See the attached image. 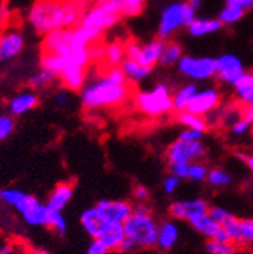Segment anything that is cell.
<instances>
[{
    "label": "cell",
    "mask_w": 253,
    "mask_h": 254,
    "mask_svg": "<svg viewBox=\"0 0 253 254\" xmlns=\"http://www.w3.org/2000/svg\"><path fill=\"white\" fill-rule=\"evenodd\" d=\"M53 100H55V105H56L58 108H66V106L70 103V95H69L67 91L61 89V91H58V92L55 94Z\"/></svg>",
    "instance_id": "obj_45"
},
{
    "label": "cell",
    "mask_w": 253,
    "mask_h": 254,
    "mask_svg": "<svg viewBox=\"0 0 253 254\" xmlns=\"http://www.w3.org/2000/svg\"><path fill=\"white\" fill-rule=\"evenodd\" d=\"M146 0H123L120 5V11L123 17H135L140 15L144 9Z\"/></svg>",
    "instance_id": "obj_35"
},
{
    "label": "cell",
    "mask_w": 253,
    "mask_h": 254,
    "mask_svg": "<svg viewBox=\"0 0 253 254\" xmlns=\"http://www.w3.org/2000/svg\"><path fill=\"white\" fill-rule=\"evenodd\" d=\"M49 229H52L55 233L59 236H64L69 230V222L62 212H50V219H49Z\"/></svg>",
    "instance_id": "obj_34"
},
{
    "label": "cell",
    "mask_w": 253,
    "mask_h": 254,
    "mask_svg": "<svg viewBox=\"0 0 253 254\" xmlns=\"http://www.w3.org/2000/svg\"><path fill=\"white\" fill-rule=\"evenodd\" d=\"M126 238L123 224H105L100 233L97 235L96 241H99L103 247L108 248V251H117L123 239Z\"/></svg>",
    "instance_id": "obj_21"
},
{
    "label": "cell",
    "mask_w": 253,
    "mask_h": 254,
    "mask_svg": "<svg viewBox=\"0 0 253 254\" xmlns=\"http://www.w3.org/2000/svg\"><path fill=\"white\" fill-rule=\"evenodd\" d=\"M86 254H109V251H108V248L103 247L99 241L92 239V242L88 245Z\"/></svg>",
    "instance_id": "obj_46"
},
{
    "label": "cell",
    "mask_w": 253,
    "mask_h": 254,
    "mask_svg": "<svg viewBox=\"0 0 253 254\" xmlns=\"http://www.w3.org/2000/svg\"><path fill=\"white\" fill-rule=\"evenodd\" d=\"M240 156V159L241 161L246 164V167L253 173V153H250V154H246V153H240L238 154Z\"/></svg>",
    "instance_id": "obj_49"
},
{
    "label": "cell",
    "mask_w": 253,
    "mask_h": 254,
    "mask_svg": "<svg viewBox=\"0 0 253 254\" xmlns=\"http://www.w3.org/2000/svg\"><path fill=\"white\" fill-rule=\"evenodd\" d=\"M24 46V40L20 32L8 30L0 35V62L15 58Z\"/></svg>",
    "instance_id": "obj_17"
},
{
    "label": "cell",
    "mask_w": 253,
    "mask_h": 254,
    "mask_svg": "<svg viewBox=\"0 0 253 254\" xmlns=\"http://www.w3.org/2000/svg\"><path fill=\"white\" fill-rule=\"evenodd\" d=\"M209 204L203 198H185V200H176L170 204L169 213L174 221H186L208 213Z\"/></svg>",
    "instance_id": "obj_14"
},
{
    "label": "cell",
    "mask_w": 253,
    "mask_h": 254,
    "mask_svg": "<svg viewBox=\"0 0 253 254\" xmlns=\"http://www.w3.org/2000/svg\"><path fill=\"white\" fill-rule=\"evenodd\" d=\"M221 27H223V24L220 23L218 18H199V17H196L191 23L186 26V30L191 37L202 38V37L217 34L218 30H221Z\"/></svg>",
    "instance_id": "obj_22"
},
{
    "label": "cell",
    "mask_w": 253,
    "mask_h": 254,
    "mask_svg": "<svg viewBox=\"0 0 253 254\" xmlns=\"http://www.w3.org/2000/svg\"><path fill=\"white\" fill-rule=\"evenodd\" d=\"M81 222V227L85 230V233L91 238V239H96L97 235L100 233V230L103 229V226L106 224L105 219L100 216V213L97 212L96 206H91L88 209H85L81 213L79 218Z\"/></svg>",
    "instance_id": "obj_20"
},
{
    "label": "cell",
    "mask_w": 253,
    "mask_h": 254,
    "mask_svg": "<svg viewBox=\"0 0 253 254\" xmlns=\"http://www.w3.org/2000/svg\"><path fill=\"white\" fill-rule=\"evenodd\" d=\"M123 227L126 238L134 241L138 250H150L156 247L160 224L146 203H137L134 206L132 215L126 219Z\"/></svg>",
    "instance_id": "obj_3"
},
{
    "label": "cell",
    "mask_w": 253,
    "mask_h": 254,
    "mask_svg": "<svg viewBox=\"0 0 253 254\" xmlns=\"http://www.w3.org/2000/svg\"><path fill=\"white\" fill-rule=\"evenodd\" d=\"M134 103L141 114L150 118H160L173 111V92L166 83H158L150 89L137 92Z\"/></svg>",
    "instance_id": "obj_5"
},
{
    "label": "cell",
    "mask_w": 253,
    "mask_h": 254,
    "mask_svg": "<svg viewBox=\"0 0 253 254\" xmlns=\"http://www.w3.org/2000/svg\"><path fill=\"white\" fill-rule=\"evenodd\" d=\"M188 224L191 226L199 235H202V236H205L208 239H214V236L217 235V232L221 229L208 213L200 215V216L191 219V221L188 222Z\"/></svg>",
    "instance_id": "obj_28"
},
{
    "label": "cell",
    "mask_w": 253,
    "mask_h": 254,
    "mask_svg": "<svg viewBox=\"0 0 253 254\" xmlns=\"http://www.w3.org/2000/svg\"><path fill=\"white\" fill-rule=\"evenodd\" d=\"M208 165L202 161L199 162H193L189 165V171H188V180H191L194 183H202L206 180V176H208Z\"/></svg>",
    "instance_id": "obj_36"
},
{
    "label": "cell",
    "mask_w": 253,
    "mask_h": 254,
    "mask_svg": "<svg viewBox=\"0 0 253 254\" xmlns=\"http://www.w3.org/2000/svg\"><path fill=\"white\" fill-rule=\"evenodd\" d=\"M14 253V248L11 245H3L0 247V254H12Z\"/></svg>",
    "instance_id": "obj_51"
},
{
    "label": "cell",
    "mask_w": 253,
    "mask_h": 254,
    "mask_svg": "<svg viewBox=\"0 0 253 254\" xmlns=\"http://www.w3.org/2000/svg\"><path fill=\"white\" fill-rule=\"evenodd\" d=\"M189 165L188 162H173L169 164V174L180 179V180H188V171H189Z\"/></svg>",
    "instance_id": "obj_41"
},
{
    "label": "cell",
    "mask_w": 253,
    "mask_h": 254,
    "mask_svg": "<svg viewBox=\"0 0 253 254\" xmlns=\"http://www.w3.org/2000/svg\"><path fill=\"white\" fill-rule=\"evenodd\" d=\"M38 95L32 91H23V92H18L17 95L9 100L8 103V109L12 115L15 117H20V115H24L27 112H30L32 109H35L38 106Z\"/></svg>",
    "instance_id": "obj_19"
},
{
    "label": "cell",
    "mask_w": 253,
    "mask_h": 254,
    "mask_svg": "<svg viewBox=\"0 0 253 254\" xmlns=\"http://www.w3.org/2000/svg\"><path fill=\"white\" fill-rule=\"evenodd\" d=\"M135 250H138V248H137V245H135V242H134V241H131L129 238H124V239H123V242L120 244V247L117 248V253L129 254V253H132V251H135Z\"/></svg>",
    "instance_id": "obj_48"
},
{
    "label": "cell",
    "mask_w": 253,
    "mask_h": 254,
    "mask_svg": "<svg viewBox=\"0 0 253 254\" xmlns=\"http://www.w3.org/2000/svg\"><path fill=\"white\" fill-rule=\"evenodd\" d=\"M196 14L191 8L186 5V2H174L164 8L158 26V37L167 40L174 35L182 27H186L196 18Z\"/></svg>",
    "instance_id": "obj_6"
},
{
    "label": "cell",
    "mask_w": 253,
    "mask_h": 254,
    "mask_svg": "<svg viewBox=\"0 0 253 254\" xmlns=\"http://www.w3.org/2000/svg\"><path fill=\"white\" fill-rule=\"evenodd\" d=\"M15 129V121L9 115H0V141L8 139Z\"/></svg>",
    "instance_id": "obj_40"
},
{
    "label": "cell",
    "mask_w": 253,
    "mask_h": 254,
    "mask_svg": "<svg viewBox=\"0 0 253 254\" xmlns=\"http://www.w3.org/2000/svg\"><path fill=\"white\" fill-rule=\"evenodd\" d=\"M120 70L123 71L124 77L128 79L129 83H137V82H141V80H144L146 77H149L153 68L143 67V65H140L138 62H135V61H132V59H128V58H126V59L121 62Z\"/></svg>",
    "instance_id": "obj_26"
},
{
    "label": "cell",
    "mask_w": 253,
    "mask_h": 254,
    "mask_svg": "<svg viewBox=\"0 0 253 254\" xmlns=\"http://www.w3.org/2000/svg\"><path fill=\"white\" fill-rule=\"evenodd\" d=\"M208 215H209V216L217 222V224H218L220 227H223L225 224H228V222L235 216L232 212H229V210H228V209H225V207H220V206L209 207Z\"/></svg>",
    "instance_id": "obj_38"
},
{
    "label": "cell",
    "mask_w": 253,
    "mask_h": 254,
    "mask_svg": "<svg viewBox=\"0 0 253 254\" xmlns=\"http://www.w3.org/2000/svg\"><path fill=\"white\" fill-rule=\"evenodd\" d=\"M206 153H208V148H206V145L202 141H197V142H183L180 139H176V141H173L167 147L166 157H167L169 164H173V162L193 164V162L203 161Z\"/></svg>",
    "instance_id": "obj_10"
},
{
    "label": "cell",
    "mask_w": 253,
    "mask_h": 254,
    "mask_svg": "<svg viewBox=\"0 0 253 254\" xmlns=\"http://www.w3.org/2000/svg\"><path fill=\"white\" fill-rule=\"evenodd\" d=\"M203 132H199V130H193V129H185L179 133L177 139L183 141V142H197V141H202L203 139Z\"/></svg>",
    "instance_id": "obj_43"
},
{
    "label": "cell",
    "mask_w": 253,
    "mask_h": 254,
    "mask_svg": "<svg viewBox=\"0 0 253 254\" xmlns=\"http://www.w3.org/2000/svg\"><path fill=\"white\" fill-rule=\"evenodd\" d=\"M226 5L237 6L247 12L249 9H253V0H226Z\"/></svg>",
    "instance_id": "obj_47"
},
{
    "label": "cell",
    "mask_w": 253,
    "mask_h": 254,
    "mask_svg": "<svg viewBox=\"0 0 253 254\" xmlns=\"http://www.w3.org/2000/svg\"><path fill=\"white\" fill-rule=\"evenodd\" d=\"M126 59V50L124 44L120 41H112L108 46L103 47V55H102V62L105 68L111 67H120L121 62Z\"/></svg>",
    "instance_id": "obj_25"
},
{
    "label": "cell",
    "mask_w": 253,
    "mask_h": 254,
    "mask_svg": "<svg viewBox=\"0 0 253 254\" xmlns=\"http://www.w3.org/2000/svg\"><path fill=\"white\" fill-rule=\"evenodd\" d=\"M61 3L62 0H37L29 11V21L38 34H49L61 29Z\"/></svg>",
    "instance_id": "obj_7"
},
{
    "label": "cell",
    "mask_w": 253,
    "mask_h": 254,
    "mask_svg": "<svg viewBox=\"0 0 253 254\" xmlns=\"http://www.w3.org/2000/svg\"><path fill=\"white\" fill-rule=\"evenodd\" d=\"M183 56V52H182V46L176 41H170V43H166V47L163 50V55L160 58V65L163 67H171V65H177V62L180 61V58Z\"/></svg>",
    "instance_id": "obj_29"
},
{
    "label": "cell",
    "mask_w": 253,
    "mask_h": 254,
    "mask_svg": "<svg viewBox=\"0 0 253 254\" xmlns=\"http://www.w3.org/2000/svg\"><path fill=\"white\" fill-rule=\"evenodd\" d=\"M55 77H56V76H55L52 71L41 68L38 73H35L32 77L29 79V85L32 86V88H37V89H40V88H46L47 85H50V83L55 80Z\"/></svg>",
    "instance_id": "obj_37"
},
{
    "label": "cell",
    "mask_w": 253,
    "mask_h": 254,
    "mask_svg": "<svg viewBox=\"0 0 253 254\" xmlns=\"http://www.w3.org/2000/svg\"><path fill=\"white\" fill-rule=\"evenodd\" d=\"M97 212L105 219L106 224H124L132 212L134 206L126 200H99L96 204Z\"/></svg>",
    "instance_id": "obj_13"
},
{
    "label": "cell",
    "mask_w": 253,
    "mask_h": 254,
    "mask_svg": "<svg viewBox=\"0 0 253 254\" xmlns=\"http://www.w3.org/2000/svg\"><path fill=\"white\" fill-rule=\"evenodd\" d=\"M226 233L231 236L232 244L250 245L253 244V218H237L234 216L228 224L223 226Z\"/></svg>",
    "instance_id": "obj_15"
},
{
    "label": "cell",
    "mask_w": 253,
    "mask_h": 254,
    "mask_svg": "<svg viewBox=\"0 0 253 254\" xmlns=\"http://www.w3.org/2000/svg\"><path fill=\"white\" fill-rule=\"evenodd\" d=\"M250 49L253 50V41H252V44H250Z\"/></svg>",
    "instance_id": "obj_54"
},
{
    "label": "cell",
    "mask_w": 253,
    "mask_h": 254,
    "mask_svg": "<svg viewBox=\"0 0 253 254\" xmlns=\"http://www.w3.org/2000/svg\"><path fill=\"white\" fill-rule=\"evenodd\" d=\"M123 18L120 6L114 0H96L92 8L86 11L79 23V27L85 32L91 44H97L103 32L115 26Z\"/></svg>",
    "instance_id": "obj_4"
},
{
    "label": "cell",
    "mask_w": 253,
    "mask_h": 254,
    "mask_svg": "<svg viewBox=\"0 0 253 254\" xmlns=\"http://www.w3.org/2000/svg\"><path fill=\"white\" fill-rule=\"evenodd\" d=\"M180 183H182V180H180V179H177V177H174V176L169 174V176L164 179V182H163V189H164V192H166L167 195H173V194H176V190L179 189Z\"/></svg>",
    "instance_id": "obj_42"
},
{
    "label": "cell",
    "mask_w": 253,
    "mask_h": 254,
    "mask_svg": "<svg viewBox=\"0 0 253 254\" xmlns=\"http://www.w3.org/2000/svg\"><path fill=\"white\" fill-rule=\"evenodd\" d=\"M177 121L185 126V129H193V130H199V132H206L208 129V120H205L203 117H199L196 114H191L188 111H182L177 112Z\"/></svg>",
    "instance_id": "obj_30"
},
{
    "label": "cell",
    "mask_w": 253,
    "mask_h": 254,
    "mask_svg": "<svg viewBox=\"0 0 253 254\" xmlns=\"http://www.w3.org/2000/svg\"><path fill=\"white\" fill-rule=\"evenodd\" d=\"M131 95V83L120 67L105 68L85 82L81 89V103L86 111L121 106Z\"/></svg>",
    "instance_id": "obj_1"
},
{
    "label": "cell",
    "mask_w": 253,
    "mask_h": 254,
    "mask_svg": "<svg viewBox=\"0 0 253 254\" xmlns=\"http://www.w3.org/2000/svg\"><path fill=\"white\" fill-rule=\"evenodd\" d=\"M252 127H253V123L243 118L241 114H240V118L234 124H231V135L237 136V138H241V136L247 135L252 130Z\"/></svg>",
    "instance_id": "obj_39"
},
{
    "label": "cell",
    "mask_w": 253,
    "mask_h": 254,
    "mask_svg": "<svg viewBox=\"0 0 253 254\" xmlns=\"http://www.w3.org/2000/svg\"><path fill=\"white\" fill-rule=\"evenodd\" d=\"M166 43L167 41L160 38V37L153 38L152 41H149L146 44H140V43L131 40V41H128L124 44L126 58L138 62L140 65H143V67L153 68L156 64L160 62V58L163 55Z\"/></svg>",
    "instance_id": "obj_9"
},
{
    "label": "cell",
    "mask_w": 253,
    "mask_h": 254,
    "mask_svg": "<svg viewBox=\"0 0 253 254\" xmlns=\"http://www.w3.org/2000/svg\"><path fill=\"white\" fill-rule=\"evenodd\" d=\"M0 201L14 209L30 227H49L50 209L35 195L18 188L0 189Z\"/></svg>",
    "instance_id": "obj_2"
},
{
    "label": "cell",
    "mask_w": 253,
    "mask_h": 254,
    "mask_svg": "<svg viewBox=\"0 0 253 254\" xmlns=\"http://www.w3.org/2000/svg\"><path fill=\"white\" fill-rule=\"evenodd\" d=\"M232 88L237 100L243 106L253 108V71H246Z\"/></svg>",
    "instance_id": "obj_23"
},
{
    "label": "cell",
    "mask_w": 253,
    "mask_h": 254,
    "mask_svg": "<svg viewBox=\"0 0 253 254\" xmlns=\"http://www.w3.org/2000/svg\"><path fill=\"white\" fill-rule=\"evenodd\" d=\"M114 2H115V3H117L118 6H120V5H121V2H123V0H114Z\"/></svg>",
    "instance_id": "obj_53"
},
{
    "label": "cell",
    "mask_w": 253,
    "mask_h": 254,
    "mask_svg": "<svg viewBox=\"0 0 253 254\" xmlns=\"http://www.w3.org/2000/svg\"><path fill=\"white\" fill-rule=\"evenodd\" d=\"M220 103H221V92L217 88H212V86L203 88V89H197V92L194 94L191 102L188 103L185 111L205 118L209 114L215 112Z\"/></svg>",
    "instance_id": "obj_12"
},
{
    "label": "cell",
    "mask_w": 253,
    "mask_h": 254,
    "mask_svg": "<svg viewBox=\"0 0 253 254\" xmlns=\"http://www.w3.org/2000/svg\"><path fill=\"white\" fill-rule=\"evenodd\" d=\"M73 194H75V185L70 183V182H61L50 192L46 204H47V207L50 210L62 212L69 206V203L72 201Z\"/></svg>",
    "instance_id": "obj_16"
},
{
    "label": "cell",
    "mask_w": 253,
    "mask_h": 254,
    "mask_svg": "<svg viewBox=\"0 0 253 254\" xmlns=\"http://www.w3.org/2000/svg\"><path fill=\"white\" fill-rule=\"evenodd\" d=\"M67 89L70 91H81L86 82V70L79 67H69L58 76Z\"/></svg>",
    "instance_id": "obj_24"
},
{
    "label": "cell",
    "mask_w": 253,
    "mask_h": 254,
    "mask_svg": "<svg viewBox=\"0 0 253 254\" xmlns=\"http://www.w3.org/2000/svg\"><path fill=\"white\" fill-rule=\"evenodd\" d=\"M150 197V190L143 186V185H137L134 188V198L137 200V203H146Z\"/></svg>",
    "instance_id": "obj_44"
},
{
    "label": "cell",
    "mask_w": 253,
    "mask_h": 254,
    "mask_svg": "<svg viewBox=\"0 0 253 254\" xmlns=\"http://www.w3.org/2000/svg\"><path fill=\"white\" fill-rule=\"evenodd\" d=\"M205 182L208 183V186H211L214 189H223L234 183V177L223 168H212L208 171Z\"/></svg>",
    "instance_id": "obj_31"
},
{
    "label": "cell",
    "mask_w": 253,
    "mask_h": 254,
    "mask_svg": "<svg viewBox=\"0 0 253 254\" xmlns=\"http://www.w3.org/2000/svg\"><path fill=\"white\" fill-rule=\"evenodd\" d=\"M32 254H52L49 250H43V248H38V250H34Z\"/></svg>",
    "instance_id": "obj_52"
},
{
    "label": "cell",
    "mask_w": 253,
    "mask_h": 254,
    "mask_svg": "<svg viewBox=\"0 0 253 254\" xmlns=\"http://www.w3.org/2000/svg\"><path fill=\"white\" fill-rule=\"evenodd\" d=\"M185 2L194 12H199L203 6V0H185Z\"/></svg>",
    "instance_id": "obj_50"
},
{
    "label": "cell",
    "mask_w": 253,
    "mask_h": 254,
    "mask_svg": "<svg viewBox=\"0 0 253 254\" xmlns=\"http://www.w3.org/2000/svg\"><path fill=\"white\" fill-rule=\"evenodd\" d=\"M205 250L208 254H235L237 245L232 242H218L214 239H208Z\"/></svg>",
    "instance_id": "obj_33"
},
{
    "label": "cell",
    "mask_w": 253,
    "mask_h": 254,
    "mask_svg": "<svg viewBox=\"0 0 253 254\" xmlns=\"http://www.w3.org/2000/svg\"><path fill=\"white\" fill-rule=\"evenodd\" d=\"M177 70L182 76L193 82H203L215 77L217 59L211 56H182L177 62Z\"/></svg>",
    "instance_id": "obj_8"
},
{
    "label": "cell",
    "mask_w": 253,
    "mask_h": 254,
    "mask_svg": "<svg viewBox=\"0 0 253 254\" xmlns=\"http://www.w3.org/2000/svg\"><path fill=\"white\" fill-rule=\"evenodd\" d=\"M215 59H217L215 77L221 83L234 86L243 77V74L247 71L243 61L234 53H225V55H221Z\"/></svg>",
    "instance_id": "obj_11"
},
{
    "label": "cell",
    "mask_w": 253,
    "mask_h": 254,
    "mask_svg": "<svg viewBox=\"0 0 253 254\" xmlns=\"http://www.w3.org/2000/svg\"><path fill=\"white\" fill-rule=\"evenodd\" d=\"M197 89H199V86L194 82L185 83V85L179 86L173 92V111H176V112L185 111L188 103L191 102V99L194 97V94L197 92Z\"/></svg>",
    "instance_id": "obj_27"
},
{
    "label": "cell",
    "mask_w": 253,
    "mask_h": 254,
    "mask_svg": "<svg viewBox=\"0 0 253 254\" xmlns=\"http://www.w3.org/2000/svg\"><path fill=\"white\" fill-rule=\"evenodd\" d=\"M246 15V11L237 8V6H229V5H225V8L220 11L218 14V20L223 26H231V24H235L238 23L243 17Z\"/></svg>",
    "instance_id": "obj_32"
},
{
    "label": "cell",
    "mask_w": 253,
    "mask_h": 254,
    "mask_svg": "<svg viewBox=\"0 0 253 254\" xmlns=\"http://www.w3.org/2000/svg\"><path fill=\"white\" fill-rule=\"evenodd\" d=\"M179 226L174 219H167L160 224L158 229V242L156 247L163 251H170L179 241Z\"/></svg>",
    "instance_id": "obj_18"
}]
</instances>
